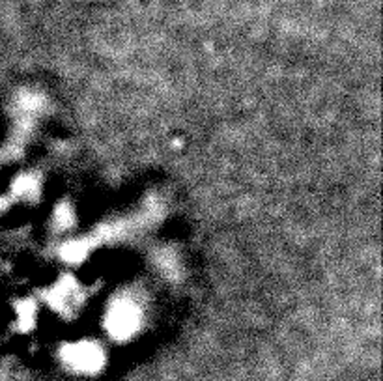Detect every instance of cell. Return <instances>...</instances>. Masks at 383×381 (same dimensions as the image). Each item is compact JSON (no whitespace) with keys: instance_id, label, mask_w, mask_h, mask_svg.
<instances>
[{"instance_id":"6da1fadb","label":"cell","mask_w":383,"mask_h":381,"mask_svg":"<svg viewBox=\"0 0 383 381\" xmlns=\"http://www.w3.org/2000/svg\"><path fill=\"white\" fill-rule=\"evenodd\" d=\"M137 325V310L129 303L116 305L110 314V327L116 334H127Z\"/></svg>"},{"instance_id":"7a4b0ae2","label":"cell","mask_w":383,"mask_h":381,"mask_svg":"<svg viewBox=\"0 0 383 381\" xmlns=\"http://www.w3.org/2000/svg\"><path fill=\"white\" fill-rule=\"evenodd\" d=\"M100 350L92 344H81L69 350V361L75 366L84 368V370L95 368V366L100 365Z\"/></svg>"}]
</instances>
